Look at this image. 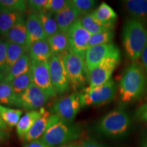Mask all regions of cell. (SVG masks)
<instances>
[{"mask_svg": "<svg viewBox=\"0 0 147 147\" xmlns=\"http://www.w3.org/2000/svg\"><path fill=\"white\" fill-rule=\"evenodd\" d=\"M146 86V74L141 65L135 62L124 71L119 83L121 101L124 104L139 100L144 94Z\"/></svg>", "mask_w": 147, "mask_h": 147, "instance_id": "cell-1", "label": "cell"}, {"mask_svg": "<svg viewBox=\"0 0 147 147\" xmlns=\"http://www.w3.org/2000/svg\"><path fill=\"white\" fill-rule=\"evenodd\" d=\"M147 42V30L142 22L129 18L125 23L122 42L127 57L135 61L141 57Z\"/></svg>", "mask_w": 147, "mask_h": 147, "instance_id": "cell-2", "label": "cell"}, {"mask_svg": "<svg viewBox=\"0 0 147 147\" xmlns=\"http://www.w3.org/2000/svg\"><path fill=\"white\" fill-rule=\"evenodd\" d=\"M131 120L125 110L118 108L104 116L97 125V130L104 136L109 138L123 137L128 134Z\"/></svg>", "mask_w": 147, "mask_h": 147, "instance_id": "cell-3", "label": "cell"}, {"mask_svg": "<svg viewBox=\"0 0 147 147\" xmlns=\"http://www.w3.org/2000/svg\"><path fill=\"white\" fill-rule=\"evenodd\" d=\"M80 135L78 125L59 120L51 125L40 139L49 146L56 147L78 139Z\"/></svg>", "mask_w": 147, "mask_h": 147, "instance_id": "cell-4", "label": "cell"}, {"mask_svg": "<svg viewBox=\"0 0 147 147\" xmlns=\"http://www.w3.org/2000/svg\"><path fill=\"white\" fill-rule=\"evenodd\" d=\"M117 91V86L112 78L99 87L85 88L78 93L81 107L108 104L115 99Z\"/></svg>", "mask_w": 147, "mask_h": 147, "instance_id": "cell-5", "label": "cell"}, {"mask_svg": "<svg viewBox=\"0 0 147 147\" xmlns=\"http://www.w3.org/2000/svg\"><path fill=\"white\" fill-rule=\"evenodd\" d=\"M63 60L71 88L75 91L81 89L89 79L84 59L69 51L63 55Z\"/></svg>", "mask_w": 147, "mask_h": 147, "instance_id": "cell-6", "label": "cell"}, {"mask_svg": "<svg viewBox=\"0 0 147 147\" xmlns=\"http://www.w3.org/2000/svg\"><path fill=\"white\" fill-rule=\"evenodd\" d=\"M49 71L53 89L57 95L69 91L70 84L66 71L63 55H53L49 60Z\"/></svg>", "mask_w": 147, "mask_h": 147, "instance_id": "cell-7", "label": "cell"}, {"mask_svg": "<svg viewBox=\"0 0 147 147\" xmlns=\"http://www.w3.org/2000/svg\"><path fill=\"white\" fill-rule=\"evenodd\" d=\"M81 108L78 93L65 95L56 100L51 107V113L59 117L61 120L71 123L76 118Z\"/></svg>", "mask_w": 147, "mask_h": 147, "instance_id": "cell-8", "label": "cell"}, {"mask_svg": "<svg viewBox=\"0 0 147 147\" xmlns=\"http://www.w3.org/2000/svg\"><path fill=\"white\" fill-rule=\"evenodd\" d=\"M67 35L69 40V51L84 59L86 52L89 49L91 34L82 26L79 18L69 27Z\"/></svg>", "mask_w": 147, "mask_h": 147, "instance_id": "cell-9", "label": "cell"}, {"mask_svg": "<svg viewBox=\"0 0 147 147\" xmlns=\"http://www.w3.org/2000/svg\"><path fill=\"white\" fill-rule=\"evenodd\" d=\"M121 53L110 57L89 72V88L105 84L111 79L112 74L120 63Z\"/></svg>", "mask_w": 147, "mask_h": 147, "instance_id": "cell-10", "label": "cell"}, {"mask_svg": "<svg viewBox=\"0 0 147 147\" xmlns=\"http://www.w3.org/2000/svg\"><path fill=\"white\" fill-rule=\"evenodd\" d=\"M120 53L119 48L113 43L89 47L84 57L89 74L106 59Z\"/></svg>", "mask_w": 147, "mask_h": 147, "instance_id": "cell-11", "label": "cell"}, {"mask_svg": "<svg viewBox=\"0 0 147 147\" xmlns=\"http://www.w3.org/2000/svg\"><path fill=\"white\" fill-rule=\"evenodd\" d=\"M49 97L40 89L34 82L18 97L16 107L25 110L32 111L43 107L49 100Z\"/></svg>", "mask_w": 147, "mask_h": 147, "instance_id": "cell-12", "label": "cell"}, {"mask_svg": "<svg viewBox=\"0 0 147 147\" xmlns=\"http://www.w3.org/2000/svg\"><path fill=\"white\" fill-rule=\"evenodd\" d=\"M33 82L41 89L49 98L57 95L53 89L49 71V61L45 63H32Z\"/></svg>", "mask_w": 147, "mask_h": 147, "instance_id": "cell-13", "label": "cell"}, {"mask_svg": "<svg viewBox=\"0 0 147 147\" xmlns=\"http://www.w3.org/2000/svg\"><path fill=\"white\" fill-rule=\"evenodd\" d=\"M59 120L61 119L57 116L45 110L23 140L25 142H29L40 139L51 125Z\"/></svg>", "mask_w": 147, "mask_h": 147, "instance_id": "cell-14", "label": "cell"}, {"mask_svg": "<svg viewBox=\"0 0 147 147\" xmlns=\"http://www.w3.org/2000/svg\"><path fill=\"white\" fill-rule=\"evenodd\" d=\"M80 15V12L71 4L69 0L67 5L61 10L55 14L54 16L60 32L67 34L69 27L78 19Z\"/></svg>", "mask_w": 147, "mask_h": 147, "instance_id": "cell-15", "label": "cell"}, {"mask_svg": "<svg viewBox=\"0 0 147 147\" xmlns=\"http://www.w3.org/2000/svg\"><path fill=\"white\" fill-rule=\"evenodd\" d=\"M26 27L28 35L29 49L31 45L40 40L48 39L42 23L36 13H30L27 17Z\"/></svg>", "mask_w": 147, "mask_h": 147, "instance_id": "cell-16", "label": "cell"}, {"mask_svg": "<svg viewBox=\"0 0 147 147\" xmlns=\"http://www.w3.org/2000/svg\"><path fill=\"white\" fill-rule=\"evenodd\" d=\"M27 53L30 58L31 63L48 62L53 56L47 40H40L33 43L29 47Z\"/></svg>", "mask_w": 147, "mask_h": 147, "instance_id": "cell-17", "label": "cell"}, {"mask_svg": "<svg viewBox=\"0 0 147 147\" xmlns=\"http://www.w3.org/2000/svg\"><path fill=\"white\" fill-rule=\"evenodd\" d=\"M26 16H23L14 25L13 27L4 36L9 42L23 46L29 50L28 35L26 27Z\"/></svg>", "mask_w": 147, "mask_h": 147, "instance_id": "cell-18", "label": "cell"}, {"mask_svg": "<svg viewBox=\"0 0 147 147\" xmlns=\"http://www.w3.org/2000/svg\"><path fill=\"white\" fill-rule=\"evenodd\" d=\"M125 10L132 18L147 21V0H127L123 1Z\"/></svg>", "mask_w": 147, "mask_h": 147, "instance_id": "cell-19", "label": "cell"}, {"mask_svg": "<svg viewBox=\"0 0 147 147\" xmlns=\"http://www.w3.org/2000/svg\"><path fill=\"white\" fill-rule=\"evenodd\" d=\"M45 110V108L42 107L40 108V110L28 111L21 117L16 125V131L20 138L21 140L24 139V138L32 129L36 121L40 118Z\"/></svg>", "mask_w": 147, "mask_h": 147, "instance_id": "cell-20", "label": "cell"}, {"mask_svg": "<svg viewBox=\"0 0 147 147\" xmlns=\"http://www.w3.org/2000/svg\"><path fill=\"white\" fill-rule=\"evenodd\" d=\"M79 19L82 26L91 35L112 31L115 27V24H103L100 23L93 17L91 12L83 14L79 18Z\"/></svg>", "mask_w": 147, "mask_h": 147, "instance_id": "cell-21", "label": "cell"}, {"mask_svg": "<svg viewBox=\"0 0 147 147\" xmlns=\"http://www.w3.org/2000/svg\"><path fill=\"white\" fill-rule=\"evenodd\" d=\"M47 41L53 55H64L69 51V40L66 33L59 31L48 38Z\"/></svg>", "mask_w": 147, "mask_h": 147, "instance_id": "cell-22", "label": "cell"}, {"mask_svg": "<svg viewBox=\"0 0 147 147\" xmlns=\"http://www.w3.org/2000/svg\"><path fill=\"white\" fill-rule=\"evenodd\" d=\"M31 69H32V63H31L30 58H29L28 53H27L24 54L12 65L8 74L5 76L4 80L10 82L11 80L16 77L29 72V71H31Z\"/></svg>", "mask_w": 147, "mask_h": 147, "instance_id": "cell-23", "label": "cell"}, {"mask_svg": "<svg viewBox=\"0 0 147 147\" xmlns=\"http://www.w3.org/2000/svg\"><path fill=\"white\" fill-rule=\"evenodd\" d=\"M28 52V49L23 46L8 42L7 46V59L4 76L8 74L12 65L25 53Z\"/></svg>", "mask_w": 147, "mask_h": 147, "instance_id": "cell-24", "label": "cell"}, {"mask_svg": "<svg viewBox=\"0 0 147 147\" xmlns=\"http://www.w3.org/2000/svg\"><path fill=\"white\" fill-rule=\"evenodd\" d=\"M91 12L95 19L103 24H115L117 18L115 11L105 2L101 3L95 10Z\"/></svg>", "mask_w": 147, "mask_h": 147, "instance_id": "cell-25", "label": "cell"}, {"mask_svg": "<svg viewBox=\"0 0 147 147\" xmlns=\"http://www.w3.org/2000/svg\"><path fill=\"white\" fill-rule=\"evenodd\" d=\"M26 16L25 13L19 12H1L0 13V36H4L17 22Z\"/></svg>", "mask_w": 147, "mask_h": 147, "instance_id": "cell-26", "label": "cell"}, {"mask_svg": "<svg viewBox=\"0 0 147 147\" xmlns=\"http://www.w3.org/2000/svg\"><path fill=\"white\" fill-rule=\"evenodd\" d=\"M18 96L15 94L10 82L3 80L0 83V104L17 106Z\"/></svg>", "mask_w": 147, "mask_h": 147, "instance_id": "cell-27", "label": "cell"}, {"mask_svg": "<svg viewBox=\"0 0 147 147\" xmlns=\"http://www.w3.org/2000/svg\"><path fill=\"white\" fill-rule=\"evenodd\" d=\"M36 14H38L40 18L42 27L47 38H49L50 36L59 32L57 23L53 14L46 12L45 10H42Z\"/></svg>", "mask_w": 147, "mask_h": 147, "instance_id": "cell-28", "label": "cell"}, {"mask_svg": "<svg viewBox=\"0 0 147 147\" xmlns=\"http://www.w3.org/2000/svg\"><path fill=\"white\" fill-rule=\"evenodd\" d=\"M0 115L7 126L13 127L17 125L19 122L23 115V110L8 108L0 104Z\"/></svg>", "mask_w": 147, "mask_h": 147, "instance_id": "cell-29", "label": "cell"}, {"mask_svg": "<svg viewBox=\"0 0 147 147\" xmlns=\"http://www.w3.org/2000/svg\"><path fill=\"white\" fill-rule=\"evenodd\" d=\"M33 83L32 69L29 72L16 77L10 82L15 94L18 97Z\"/></svg>", "mask_w": 147, "mask_h": 147, "instance_id": "cell-30", "label": "cell"}, {"mask_svg": "<svg viewBox=\"0 0 147 147\" xmlns=\"http://www.w3.org/2000/svg\"><path fill=\"white\" fill-rule=\"evenodd\" d=\"M27 10V1L25 0H0V13H25Z\"/></svg>", "mask_w": 147, "mask_h": 147, "instance_id": "cell-31", "label": "cell"}, {"mask_svg": "<svg viewBox=\"0 0 147 147\" xmlns=\"http://www.w3.org/2000/svg\"><path fill=\"white\" fill-rule=\"evenodd\" d=\"M114 36H115V33L113 30L92 34L90 38L89 48L112 43Z\"/></svg>", "mask_w": 147, "mask_h": 147, "instance_id": "cell-32", "label": "cell"}, {"mask_svg": "<svg viewBox=\"0 0 147 147\" xmlns=\"http://www.w3.org/2000/svg\"><path fill=\"white\" fill-rule=\"evenodd\" d=\"M70 2L81 15L91 12L97 4L94 0H70Z\"/></svg>", "mask_w": 147, "mask_h": 147, "instance_id": "cell-33", "label": "cell"}, {"mask_svg": "<svg viewBox=\"0 0 147 147\" xmlns=\"http://www.w3.org/2000/svg\"><path fill=\"white\" fill-rule=\"evenodd\" d=\"M67 2L68 1L66 0H48L44 10L55 15L63 8Z\"/></svg>", "mask_w": 147, "mask_h": 147, "instance_id": "cell-34", "label": "cell"}, {"mask_svg": "<svg viewBox=\"0 0 147 147\" xmlns=\"http://www.w3.org/2000/svg\"><path fill=\"white\" fill-rule=\"evenodd\" d=\"M7 46L8 41L5 38H0V72L5 74L7 59Z\"/></svg>", "mask_w": 147, "mask_h": 147, "instance_id": "cell-35", "label": "cell"}, {"mask_svg": "<svg viewBox=\"0 0 147 147\" xmlns=\"http://www.w3.org/2000/svg\"><path fill=\"white\" fill-rule=\"evenodd\" d=\"M27 1V9L31 13H38L44 10L48 0H29Z\"/></svg>", "mask_w": 147, "mask_h": 147, "instance_id": "cell-36", "label": "cell"}, {"mask_svg": "<svg viewBox=\"0 0 147 147\" xmlns=\"http://www.w3.org/2000/svg\"><path fill=\"white\" fill-rule=\"evenodd\" d=\"M136 117L140 121L147 123V103L142 104L136 110Z\"/></svg>", "mask_w": 147, "mask_h": 147, "instance_id": "cell-37", "label": "cell"}, {"mask_svg": "<svg viewBox=\"0 0 147 147\" xmlns=\"http://www.w3.org/2000/svg\"><path fill=\"white\" fill-rule=\"evenodd\" d=\"M78 147H106L100 143L96 142V141L93 140L91 139L84 140V142L80 143L78 145Z\"/></svg>", "mask_w": 147, "mask_h": 147, "instance_id": "cell-38", "label": "cell"}, {"mask_svg": "<svg viewBox=\"0 0 147 147\" xmlns=\"http://www.w3.org/2000/svg\"><path fill=\"white\" fill-rule=\"evenodd\" d=\"M23 147H50L46 144L41 139L31 141V142H26L24 144Z\"/></svg>", "mask_w": 147, "mask_h": 147, "instance_id": "cell-39", "label": "cell"}, {"mask_svg": "<svg viewBox=\"0 0 147 147\" xmlns=\"http://www.w3.org/2000/svg\"><path fill=\"white\" fill-rule=\"evenodd\" d=\"M141 59H142V67L144 69L145 74L147 75V42L144 48V50L142 51V55H141Z\"/></svg>", "mask_w": 147, "mask_h": 147, "instance_id": "cell-40", "label": "cell"}, {"mask_svg": "<svg viewBox=\"0 0 147 147\" xmlns=\"http://www.w3.org/2000/svg\"><path fill=\"white\" fill-rule=\"evenodd\" d=\"M8 138V135L3 130L0 129V142H3Z\"/></svg>", "mask_w": 147, "mask_h": 147, "instance_id": "cell-41", "label": "cell"}, {"mask_svg": "<svg viewBox=\"0 0 147 147\" xmlns=\"http://www.w3.org/2000/svg\"><path fill=\"white\" fill-rule=\"evenodd\" d=\"M7 125L5 124V123L3 121V120L1 118V115H0V129L1 130H6L7 129Z\"/></svg>", "mask_w": 147, "mask_h": 147, "instance_id": "cell-42", "label": "cell"}, {"mask_svg": "<svg viewBox=\"0 0 147 147\" xmlns=\"http://www.w3.org/2000/svg\"><path fill=\"white\" fill-rule=\"evenodd\" d=\"M56 147H78V144L74 142H69V143H67V144L61 145V146H56Z\"/></svg>", "mask_w": 147, "mask_h": 147, "instance_id": "cell-43", "label": "cell"}, {"mask_svg": "<svg viewBox=\"0 0 147 147\" xmlns=\"http://www.w3.org/2000/svg\"><path fill=\"white\" fill-rule=\"evenodd\" d=\"M141 147H147V135L144 138V140H143L142 144H141Z\"/></svg>", "mask_w": 147, "mask_h": 147, "instance_id": "cell-44", "label": "cell"}, {"mask_svg": "<svg viewBox=\"0 0 147 147\" xmlns=\"http://www.w3.org/2000/svg\"><path fill=\"white\" fill-rule=\"evenodd\" d=\"M4 78H5L4 75H3L2 73L0 72V83H1V82H2L3 80H4Z\"/></svg>", "mask_w": 147, "mask_h": 147, "instance_id": "cell-45", "label": "cell"}]
</instances>
